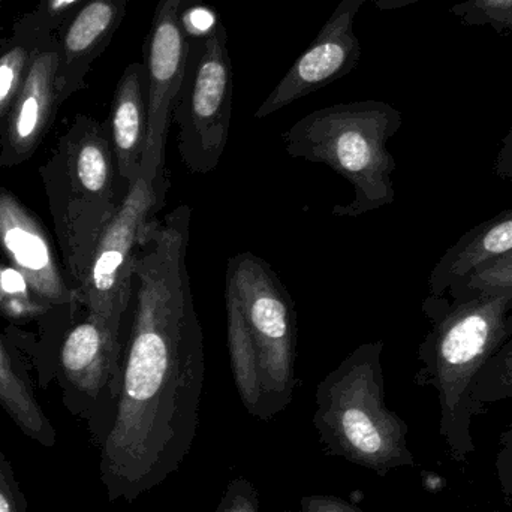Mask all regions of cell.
<instances>
[{"mask_svg":"<svg viewBox=\"0 0 512 512\" xmlns=\"http://www.w3.org/2000/svg\"><path fill=\"white\" fill-rule=\"evenodd\" d=\"M402 113L382 101L336 104L307 114L283 132L289 156L324 164L345 177L354 200L334 206L339 218H360L396 200V159L388 141L402 128Z\"/></svg>","mask_w":512,"mask_h":512,"instance_id":"5","label":"cell"},{"mask_svg":"<svg viewBox=\"0 0 512 512\" xmlns=\"http://www.w3.org/2000/svg\"><path fill=\"white\" fill-rule=\"evenodd\" d=\"M487 512H501V511H487Z\"/></svg>","mask_w":512,"mask_h":512,"instance_id":"32","label":"cell"},{"mask_svg":"<svg viewBox=\"0 0 512 512\" xmlns=\"http://www.w3.org/2000/svg\"><path fill=\"white\" fill-rule=\"evenodd\" d=\"M463 26H486L512 36V0H465L448 9Z\"/></svg>","mask_w":512,"mask_h":512,"instance_id":"21","label":"cell"},{"mask_svg":"<svg viewBox=\"0 0 512 512\" xmlns=\"http://www.w3.org/2000/svg\"><path fill=\"white\" fill-rule=\"evenodd\" d=\"M215 512H261L258 489L248 478H234L228 483Z\"/></svg>","mask_w":512,"mask_h":512,"instance_id":"24","label":"cell"},{"mask_svg":"<svg viewBox=\"0 0 512 512\" xmlns=\"http://www.w3.org/2000/svg\"><path fill=\"white\" fill-rule=\"evenodd\" d=\"M86 0H38L32 12H27L30 24L42 39L53 36Z\"/></svg>","mask_w":512,"mask_h":512,"instance_id":"23","label":"cell"},{"mask_svg":"<svg viewBox=\"0 0 512 512\" xmlns=\"http://www.w3.org/2000/svg\"><path fill=\"white\" fill-rule=\"evenodd\" d=\"M376 8L381 11H394V9L405 8V6L414 5V3L424 2V0H372Z\"/></svg>","mask_w":512,"mask_h":512,"instance_id":"29","label":"cell"},{"mask_svg":"<svg viewBox=\"0 0 512 512\" xmlns=\"http://www.w3.org/2000/svg\"><path fill=\"white\" fill-rule=\"evenodd\" d=\"M0 252L50 306L78 301L77 292L60 273L41 222L5 189H0Z\"/></svg>","mask_w":512,"mask_h":512,"instance_id":"13","label":"cell"},{"mask_svg":"<svg viewBox=\"0 0 512 512\" xmlns=\"http://www.w3.org/2000/svg\"><path fill=\"white\" fill-rule=\"evenodd\" d=\"M474 397L486 405L512 399V337L481 369Z\"/></svg>","mask_w":512,"mask_h":512,"instance_id":"20","label":"cell"},{"mask_svg":"<svg viewBox=\"0 0 512 512\" xmlns=\"http://www.w3.org/2000/svg\"><path fill=\"white\" fill-rule=\"evenodd\" d=\"M170 189L167 176L147 180L141 176L126 189L122 204L105 228L93 252L78 303L89 315L120 328L134 295V270L141 240L164 207Z\"/></svg>","mask_w":512,"mask_h":512,"instance_id":"8","label":"cell"},{"mask_svg":"<svg viewBox=\"0 0 512 512\" xmlns=\"http://www.w3.org/2000/svg\"><path fill=\"white\" fill-rule=\"evenodd\" d=\"M512 251V207L463 234L433 268L429 295L444 297L454 283Z\"/></svg>","mask_w":512,"mask_h":512,"instance_id":"16","label":"cell"},{"mask_svg":"<svg viewBox=\"0 0 512 512\" xmlns=\"http://www.w3.org/2000/svg\"><path fill=\"white\" fill-rule=\"evenodd\" d=\"M45 39L36 33L26 14L15 21L11 36L0 38V126L5 122L29 74L33 57Z\"/></svg>","mask_w":512,"mask_h":512,"instance_id":"18","label":"cell"},{"mask_svg":"<svg viewBox=\"0 0 512 512\" xmlns=\"http://www.w3.org/2000/svg\"><path fill=\"white\" fill-rule=\"evenodd\" d=\"M2 2L3 0H0V14H2Z\"/></svg>","mask_w":512,"mask_h":512,"instance_id":"30","label":"cell"},{"mask_svg":"<svg viewBox=\"0 0 512 512\" xmlns=\"http://www.w3.org/2000/svg\"><path fill=\"white\" fill-rule=\"evenodd\" d=\"M128 2L86 0L57 30L56 87L62 102L86 89V75L116 35Z\"/></svg>","mask_w":512,"mask_h":512,"instance_id":"14","label":"cell"},{"mask_svg":"<svg viewBox=\"0 0 512 512\" xmlns=\"http://www.w3.org/2000/svg\"><path fill=\"white\" fill-rule=\"evenodd\" d=\"M200 2L158 0L144 42L143 66L149 123L141 176L147 180L167 176L165 144L191 50V33L186 24V14L189 9L200 5Z\"/></svg>","mask_w":512,"mask_h":512,"instance_id":"9","label":"cell"},{"mask_svg":"<svg viewBox=\"0 0 512 512\" xmlns=\"http://www.w3.org/2000/svg\"><path fill=\"white\" fill-rule=\"evenodd\" d=\"M225 306L240 400L252 417L271 420L291 405L297 384L294 300L267 261L242 252L228 261Z\"/></svg>","mask_w":512,"mask_h":512,"instance_id":"3","label":"cell"},{"mask_svg":"<svg viewBox=\"0 0 512 512\" xmlns=\"http://www.w3.org/2000/svg\"><path fill=\"white\" fill-rule=\"evenodd\" d=\"M382 351V340L363 343L319 382L313 426L331 456L385 478L415 459L408 424L385 403Z\"/></svg>","mask_w":512,"mask_h":512,"instance_id":"4","label":"cell"},{"mask_svg":"<svg viewBox=\"0 0 512 512\" xmlns=\"http://www.w3.org/2000/svg\"><path fill=\"white\" fill-rule=\"evenodd\" d=\"M298 512H364L345 499L333 495H309L300 501Z\"/></svg>","mask_w":512,"mask_h":512,"instance_id":"27","label":"cell"},{"mask_svg":"<svg viewBox=\"0 0 512 512\" xmlns=\"http://www.w3.org/2000/svg\"><path fill=\"white\" fill-rule=\"evenodd\" d=\"M363 0H342L325 21L315 41L292 63L285 77L271 90L256 119H265L292 102L351 74L361 59V44L354 23Z\"/></svg>","mask_w":512,"mask_h":512,"instance_id":"11","label":"cell"},{"mask_svg":"<svg viewBox=\"0 0 512 512\" xmlns=\"http://www.w3.org/2000/svg\"><path fill=\"white\" fill-rule=\"evenodd\" d=\"M192 210L147 228L134 270V319L99 472L108 501H137L179 471L200 426L206 358L188 271Z\"/></svg>","mask_w":512,"mask_h":512,"instance_id":"1","label":"cell"},{"mask_svg":"<svg viewBox=\"0 0 512 512\" xmlns=\"http://www.w3.org/2000/svg\"><path fill=\"white\" fill-rule=\"evenodd\" d=\"M496 474L501 484L502 495L507 505L512 502V421L508 429L502 433L501 447L496 456Z\"/></svg>","mask_w":512,"mask_h":512,"instance_id":"26","label":"cell"},{"mask_svg":"<svg viewBox=\"0 0 512 512\" xmlns=\"http://www.w3.org/2000/svg\"><path fill=\"white\" fill-rule=\"evenodd\" d=\"M60 360L66 382L86 409L92 439L101 447L113 426L122 387L120 328L87 313L66 336Z\"/></svg>","mask_w":512,"mask_h":512,"instance_id":"10","label":"cell"},{"mask_svg":"<svg viewBox=\"0 0 512 512\" xmlns=\"http://www.w3.org/2000/svg\"><path fill=\"white\" fill-rule=\"evenodd\" d=\"M50 304L42 300L23 273L0 258V313L8 321L29 322L44 315Z\"/></svg>","mask_w":512,"mask_h":512,"instance_id":"19","label":"cell"},{"mask_svg":"<svg viewBox=\"0 0 512 512\" xmlns=\"http://www.w3.org/2000/svg\"><path fill=\"white\" fill-rule=\"evenodd\" d=\"M233 92L227 27L218 17L207 32L191 36L185 78L171 116L189 173H212L221 162L230 138Z\"/></svg>","mask_w":512,"mask_h":512,"instance_id":"7","label":"cell"},{"mask_svg":"<svg viewBox=\"0 0 512 512\" xmlns=\"http://www.w3.org/2000/svg\"><path fill=\"white\" fill-rule=\"evenodd\" d=\"M0 406L18 429L42 447L53 448L57 433L39 406L26 373L15 363L0 336Z\"/></svg>","mask_w":512,"mask_h":512,"instance_id":"17","label":"cell"},{"mask_svg":"<svg viewBox=\"0 0 512 512\" xmlns=\"http://www.w3.org/2000/svg\"><path fill=\"white\" fill-rule=\"evenodd\" d=\"M0 512H27V501L5 454L0 451Z\"/></svg>","mask_w":512,"mask_h":512,"instance_id":"25","label":"cell"},{"mask_svg":"<svg viewBox=\"0 0 512 512\" xmlns=\"http://www.w3.org/2000/svg\"><path fill=\"white\" fill-rule=\"evenodd\" d=\"M364 3L366 2H372V0H363Z\"/></svg>","mask_w":512,"mask_h":512,"instance_id":"31","label":"cell"},{"mask_svg":"<svg viewBox=\"0 0 512 512\" xmlns=\"http://www.w3.org/2000/svg\"><path fill=\"white\" fill-rule=\"evenodd\" d=\"M512 288V251L481 265L474 273L450 286V300H462L480 292Z\"/></svg>","mask_w":512,"mask_h":512,"instance_id":"22","label":"cell"},{"mask_svg":"<svg viewBox=\"0 0 512 512\" xmlns=\"http://www.w3.org/2000/svg\"><path fill=\"white\" fill-rule=\"evenodd\" d=\"M147 123L146 75L143 63L134 62L126 66L117 83L107 120L117 171L126 189L141 177Z\"/></svg>","mask_w":512,"mask_h":512,"instance_id":"15","label":"cell"},{"mask_svg":"<svg viewBox=\"0 0 512 512\" xmlns=\"http://www.w3.org/2000/svg\"><path fill=\"white\" fill-rule=\"evenodd\" d=\"M496 176L508 180L512 183V128L499 147L498 155L495 161Z\"/></svg>","mask_w":512,"mask_h":512,"instance_id":"28","label":"cell"},{"mask_svg":"<svg viewBox=\"0 0 512 512\" xmlns=\"http://www.w3.org/2000/svg\"><path fill=\"white\" fill-rule=\"evenodd\" d=\"M42 177L66 271L78 292L96 245L125 197L117 188L120 176L107 122L77 114Z\"/></svg>","mask_w":512,"mask_h":512,"instance_id":"6","label":"cell"},{"mask_svg":"<svg viewBox=\"0 0 512 512\" xmlns=\"http://www.w3.org/2000/svg\"><path fill=\"white\" fill-rule=\"evenodd\" d=\"M56 72L57 38L53 35L39 45L29 74L0 126V167H14L29 159L50 131L63 104Z\"/></svg>","mask_w":512,"mask_h":512,"instance_id":"12","label":"cell"},{"mask_svg":"<svg viewBox=\"0 0 512 512\" xmlns=\"http://www.w3.org/2000/svg\"><path fill=\"white\" fill-rule=\"evenodd\" d=\"M421 309L432 327L418 346L415 382L438 393L439 430L451 457L463 463L475 451L472 420L487 412L474 397L478 375L512 337V288L462 300L427 295Z\"/></svg>","mask_w":512,"mask_h":512,"instance_id":"2","label":"cell"}]
</instances>
